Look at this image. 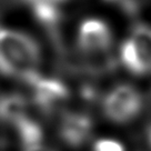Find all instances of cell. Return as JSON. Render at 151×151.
Wrapping results in <instances>:
<instances>
[{"mask_svg": "<svg viewBox=\"0 0 151 151\" xmlns=\"http://www.w3.org/2000/svg\"><path fill=\"white\" fill-rule=\"evenodd\" d=\"M77 46L81 65L92 76H104L114 69L112 31L101 19L82 21L78 29Z\"/></svg>", "mask_w": 151, "mask_h": 151, "instance_id": "2", "label": "cell"}, {"mask_svg": "<svg viewBox=\"0 0 151 151\" xmlns=\"http://www.w3.org/2000/svg\"><path fill=\"white\" fill-rule=\"evenodd\" d=\"M28 104L24 97L19 94H7L0 98V119L17 126L29 118Z\"/></svg>", "mask_w": 151, "mask_h": 151, "instance_id": "7", "label": "cell"}, {"mask_svg": "<svg viewBox=\"0 0 151 151\" xmlns=\"http://www.w3.org/2000/svg\"><path fill=\"white\" fill-rule=\"evenodd\" d=\"M141 108V93L130 85H119L113 88L102 104L106 117L116 123L130 122L140 113Z\"/></svg>", "mask_w": 151, "mask_h": 151, "instance_id": "4", "label": "cell"}, {"mask_svg": "<svg viewBox=\"0 0 151 151\" xmlns=\"http://www.w3.org/2000/svg\"><path fill=\"white\" fill-rule=\"evenodd\" d=\"M92 129V122L87 114L78 112L65 113L60 122V137L67 145L80 147L88 141Z\"/></svg>", "mask_w": 151, "mask_h": 151, "instance_id": "6", "label": "cell"}, {"mask_svg": "<svg viewBox=\"0 0 151 151\" xmlns=\"http://www.w3.org/2000/svg\"><path fill=\"white\" fill-rule=\"evenodd\" d=\"M41 51L32 37L18 30L0 28V73L30 83L39 76Z\"/></svg>", "mask_w": 151, "mask_h": 151, "instance_id": "1", "label": "cell"}, {"mask_svg": "<svg viewBox=\"0 0 151 151\" xmlns=\"http://www.w3.org/2000/svg\"><path fill=\"white\" fill-rule=\"evenodd\" d=\"M58 1H60V2H62V4H63V2H65V1H67V0H58Z\"/></svg>", "mask_w": 151, "mask_h": 151, "instance_id": "11", "label": "cell"}, {"mask_svg": "<svg viewBox=\"0 0 151 151\" xmlns=\"http://www.w3.org/2000/svg\"><path fill=\"white\" fill-rule=\"evenodd\" d=\"M93 151H124V147L116 140L101 139L94 143Z\"/></svg>", "mask_w": 151, "mask_h": 151, "instance_id": "9", "label": "cell"}, {"mask_svg": "<svg viewBox=\"0 0 151 151\" xmlns=\"http://www.w3.org/2000/svg\"><path fill=\"white\" fill-rule=\"evenodd\" d=\"M120 61L136 76L151 73V26L137 24L120 47Z\"/></svg>", "mask_w": 151, "mask_h": 151, "instance_id": "3", "label": "cell"}, {"mask_svg": "<svg viewBox=\"0 0 151 151\" xmlns=\"http://www.w3.org/2000/svg\"><path fill=\"white\" fill-rule=\"evenodd\" d=\"M24 151H55V150H52L51 148H49V147L42 145L41 142H39V143H36V145H32V146L26 147V150Z\"/></svg>", "mask_w": 151, "mask_h": 151, "instance_id": "10", "label": "cell"}, {"mask_svg": "<svg viewBox=\"0 0 151 151\" xmlns=\"http://www.w3.org/2000/svg\"><path fill=\"white\" fill-rule=\"evenodd\" d=\"M29 85L32 87L35 104L46 114L60 111L69 98V90L58 79L36 77Z\"/></svg>", "mask_w": 151, "mask_h": 151, "instance_id": "5", "label": "cell"}, {"mask_svg": "<svg viewBox=\"0 0 151 151\" xmlns=\"http://www.w3.org/2000/svg\"><path fill=\"white\" fill-rule=\"evenodd\" d=\"M128 16H136L147 5L148 0H106Z\"/></svg>", "mask_w": 151, "mask_h": 151, "instance_id": "8", "label": "cell"}]
</instances>
